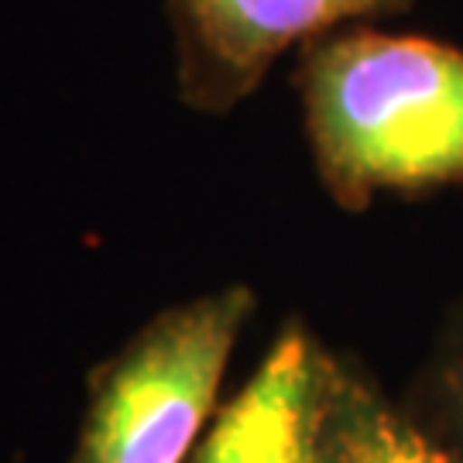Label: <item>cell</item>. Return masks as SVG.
<instances>
[{
	"instance_id": "obj_1",
	"label": "cell",
	"mask_w": 463,
	"mask_h": 463,
	"mask_svg": "<svg viewBox=\"0 0 463 463\" xmlns=\"http://www.w3.org/2000/svg\"><path fill=\"white\" fill-rule=\"evenodd\" d=\"M296 86L316 175L340 210L463 183V49L336 28L302 45Z\"/></svg>"
},
{
	"instance_id": "obj_5",
	"label": "cell",
	"mask_w": 463,
	"mask_h": 463,
	"mask_svg": "<svg viewBox=\"0 0 463 463\" xmlns=\"http://www.w3.org/2000/svg\"><path fill=\"white\" fill-rule=\"evenodd\" d=\"M309 463H463L357 357L326 347Z\"/></svg>"
},
{
	"instance_id": "obj_6",
	"label": "cell",
	"mask_w": 463,
	"mask_h": 463,
	"mask_svg": "<svg viewBox=\"0 0 463 463\" xmlns=\"http://www.w3.org/2000/svg\"><path fill=\"white\" fill-rule=\"evenodd\" d=\"M402 405L436 443L463 460V298L449 306L432 333Z\"/></svg>"
},
{
	"instance_id": "obj_3",
	"label": "cell",
	"mask_w": 463,
	"mask_h": 463,
	"mask_svg": "<svg viewBox=\"0 0 463 463\" xmlns=\"http://www.w3.org/2000/svg\"><path fill=\"white\" fill-rule=\"evenodd\" d=\"M409 7L412 0H168L179 93L203 114H223L248 99L292 45Z\"/></svg>"
},
{
	"instance_id": "obj_4",
	"label": "cell",
	"mask_w": 463,
	"mask_h": 463,
	"mask_svg": "<svg viewBox=\"0 0 463 463\" xmlns=\"http://www.w3.org/2000/svg\"><path fill=\"white\" fill-rule=\"evenodd\" d=\"M319 344L302 319L279 330L248 384L220 409L185 463H309L313 460Z\"/></svg>"
},
{
	"instance_id": "obj_2",
	"label": "cell",
	"mask_w": 463,
	"mask_h": 463,
	"mask_svg": "<svg viewBox=\"0 0 463 463\" xmlns=\"http://www.w3.org/2000/svg\"><path fill=\"white\" fill-rule=\"evenodd\" d=\"M254 316L248 285H223L151 316L93 374L72 463H185Z\"/></svg>"
}]
</instances>
